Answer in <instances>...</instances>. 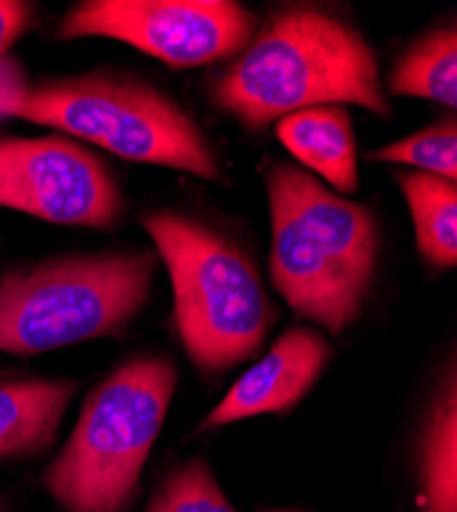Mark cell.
<instances>
[{
	"instance_id": "cell-1",
	"label": "cell",
	"mask_w": 457,
	"mask_h": 512,
	"mask_svg": "<svg viewBox=\"0 0 457 512\" xmlns=\"http://www.w3.org/2000/svg\"><path fill=\"white\" fill-rule=\"evenodd\" d=\"M210 95L248 130L320 105H357L380 117L392 111L369 41L347 19L318 5L273 11L218 74Z\"/></svg>"
},
{
	"instance_id": "cell-2",
	"label": "cell",
	"mask_w": 457,
	"mask_h": 512,
	"mask_svg": "<svg viewBox=\"0 0 457 512\" xmlns=\"http://www.w3.org/2000/svg\"><path fill=\"white\" fill-rule=\"evenodd\" d=\"M265 187L275 289L296 314L341 334L359 318L376 279L382 250L376 213L289 162L267 166Z\"/></svg>"
},
{
	"instance_id": "cell-3",
	"label": "cell",
	"mask_w": 457,
	"mask_h": 512,
	"mask_svg": "<svg viewBox=\"0 0 457 512\" xmlns=\"http://www.w3.org/2000/svg\"><path fill=\"white\" fill-rule=\"evenodd\" d=\"M17 117L95 144L117 158L220 183L224 168L205 132L169 93L136 76L95 70L27 84L0 62V119Z\"/></svg>"
},
{
	"instance_id": "cell-4",
	"label": "cell",
	"mask_w": 457,
	"mask_h": 512,
	"mask_svg": "<svg viewBox=\"0 0 457 512\" xmlns=\"http://www.w3.org/2000/svg\"><path fill=\"white\" fill-rule=\"evenodd\" d=\"M156 250L70 254L0 275V353L31 357L121 336L150 300Z\"/></svg>"
},
{
	"instance_id": "cell-5",
	"label": "cell",
	"mask_w": 457,
	"mask_h": 512,
	"mask_svg": "<svg viewBox=\"0 0 457 512\" xmlns=\"http://www.w3.org/2000/svg\"><path fill=\"white\" fill-rule=\"evenodd\" d=\"M142 226L169 269L175 324L189 359L201 371L222 373L253 357L277 312L251 256L185 213L152 211Z\"/></svg>"
},
{
	"instance_id": "cell-6",
	"label": "cell",
	"mask_w": 457,
	"mask_h": 512,
	"mask_svg": "<svg viewBox=\"0 0 457 512\" xmlns=\"http://www.w3.org/2000/svg\"><path fill=\"white\" fill-rule=\"evenodd\" d=\"M177 388L166 357H136L87 396L44 486L66 512H123L138 492Z\"/></svg>"
},
{
	"instance_id": "cell-7",
	"label": "cell",
	"mask_w": 457,
	"mask_h": 512,
	"mask_svg": "<svg viewBox=\"0 0 457 512\" xmlns=\"http://www.w3.org/2000/svg\"><path fill=\"white\" fill-rule=\"evenodd\" d=\"M259 25L232 0H85L66 11L56 37L115 39L181 70L236 58Z\"/></svg>"
},
{
	"instance_id": "cell-8",
	"label": "cell",
	"mask_w": 457,
	"mask_h": 512,
	"mask_svg": "<svg viewBox=\"0 0 457 512\" xmlns=\"http://www.w3.org/2000/svg\"><path fill=\"white\" fill-rule=\"evenodd\" d=\"M0 207L58 224L115 228L126 197L109 164L64 136H0Z\"/></svg>"
},
{
	"instance_id": "cell-9",
	"label": "cell",
	"mask_w": 457,
	"mask_h": 512,
	"mask_svg": "<svg viewBox=\"0 0 457 512\" xmlns=\"http://www.w3.org/2000/svg\"><path fill=\"white\" fill-rule=\"evenodd\" d=\"M330 355V345L318 332L308 328L287 330L269 353L228 390L207 416V424L224 426L261 414L287 412L314 388Z\"/></svg>"
},
{
	"instance_id": "cell-10",
	"label": "cell",
	"mask_w": 457,
	"mask_h": 512,
	"mask_svg": "<svg viewBox=\"0 0 457 512\" xmlns=\"http://www.w3.org/2000/svg\"><path fill=\"white\" fill-rule=\"evenodd\" d=\"M279 142L292 152L308 173L347 197L359 187L357 142L347 107L320 105L285 115L277 121Z\"/></svg>"
},
{
	"instance_id": "cell-11",
	"label": "cell",
	"mask_w": 457,
	"mask_h": 512,
	"mask_svg": "<svg viewBox=\"0 0 457 512\" xmlns=\"http://www.w3.org/2000/svg\"><path fill=\"white\" fill-rule=\"evenodd\" d=\"M76 392L72 379L0 383V459L29 457L52 445Z\"/></svg>"
},
{
	"instance_id": "cell-12",
	"label": "cell",
	"mask_w": 457,
	"mask_h": 512,
	"mask_svg": "<svg viewBox=\"0 0 457 512\" xmlns=\"http://www.w3.org/2000/svg\"><path fill=\"white\" fill-rule=\"evenodd\" d=\"M419 254L435 269L457 265V185L419 170L398 173Z\"/></svg>"
},
{
	"instance_id": "cell-13",
	"label": "cell",
	"mask_w": 457,
	"mask_h": 512,
	"mask_svg": "<svg viewBox=\"0 0 457 512\" xmlns=\"http://www.w3.org/2000/svg\"><path fill=\"white\" fill-rule=\"evenodd\" d=\"M388 91L398 97L429 99L457 107V29L441 25L402 54L388 76Z\"/></svg>"
},
{
	"instance_id": "cell-14",
	"label": "cell",
	"mask_w": 457,
	"mask_h": 512,
	"mask_svg": "<svg viewBox=\"0 0 457 512\" xmlns=\"http://www.w3.org/2000/svg\"><path fill=\"white\" fill-rule=\"evenodd\" d=\"M457 392L455 373L441 386L433 402L423 445H421V478H423V512H457Z\"/></svg>"
},
{
	"instance_id": "cell-15",
	"label": "cell",
	"mask_w": 457,
	"mask_h": 512,
	"mask_svg": "<svg viewBox=\"0 0 457 512\" xmlns=\"http://www.w3.org/2000/svg\"><path fill=\"white\" fill-rule=\"evenodd\" d=\"M371 162L410 166L447 181L457 179V123L445 117L425 130L367 154Z\"/></svg>"
},
{
	"instance_id": "cell-16",
	"label": "cell",
	"mask_w": 457,
	"mask_h": 512,
	"mask_svg": "<svg viewBox=\"0 0 457 512\" xmlns=\"http://www.w3.org/2000/svg\"><path fill=\"white\" fill-rule=\"evenodd\" d=\"M144 512H236L212 469L193 459L169 474Z\"/></svg>"
},
{
	"instance_id": "cell-17",
	"label": "cell",
	"mask_w": 457,
	"mask_h": 512,
	"mask_svg": "<svg viewBox=\"0 0 457 512\" xmlns=\"http://www.w3.org/2000/svg\"><path fill=\"white\" fill-rule=\"evenodd\" d=\"M35 5L21 0H0V62L9 50L33 27Z\"/></svg>"
},
{
	"instance_id": "cell-18",
	"label": "cell",
	"mask_w": 457,
	"mask_h": 512,
	"mask_svg": "<svg viewBox=\"0 0 457 512\" xmlns=\"http://www.w3.org/2000/svg\"><path fill=\"white\" fill-rule=\"evenodd\" d=\"M0 512H7V508H5V502H3V498H0Z\"/></svg>"
},
{
	"instance_id": "cell-19",
	"label": "cell",
	"mask_w": 457,
	"mask_h": 512,
	"mask_svg": "<svg viewBox=\"0 0 457 512\" xmlns=\"http://www.w3.org/2000/svg\"><path fill=\"white\" fill-rule=\"evenodd\" d=\"M267 512H283V510H267Z\"/></svg>"
}]
</instances>
